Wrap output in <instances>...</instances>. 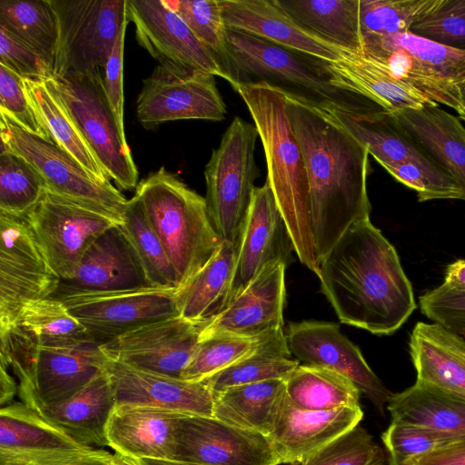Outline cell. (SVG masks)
<instances>
[{
    "mask_svg": "<svg viewBox=\"0 0 465 465\" xmlns=\"http://www.w3.org/2000/svg\"><path fill=\"white\" fill-rule=\"evenodd\" d=\"M125 24L114 41L104 70V88L106 99L121 134L125 138L124 124V48L127 27Z\"/></svg>",
    "mask_w": 465,
    "mask_h": 465,
    "instance_id": "54",
    "label": "cell"
},
{
    "mask_svg": "<svg viewBox=\"0 0 465 465\" xmlns=\"http://www.w3.org/2000/svg\"><path fill=\"white\" fill-rule=\"evenodd\" d=\"M0 114L28 133L52 142L29 102L24 78L0 64Z\"/></svg>",
    "mask_w": 465,
    "mask_h": 465,
    "instance_id": "51",
    "label": "cell"
},
{
    "mask_svg": "<svg viewBox=\"0 0 465 465\" xmlns=\"http://www.w3.org/2000/svg\"><path fill=\"white\" fill-rule=\"evenodd\" d=\"M120 225L134 248L152 286L179 290L176 272L135 195L127 201Z\"/></svg>",
    "mask_w": 465,
    "mask_h": 465,
    "instance_id": "42",
    "label": "cell"
},
{
    "mask_svg": "<svg viewBox=\"0 0 465 465\" xmlns=\"http://www.w3.org/2000/svg\"><path fill=\"white\" fill-rule=\"evenodd\" d=\"M23 219L61 280L72 278L90 245L106 230L120 224L94 209L48 191Z\"/></svg>",
    "mask_w": 465,
    "mask_h": 465,
    "instance_id": "14",
    "label": "cell"
},
{
    "mask_svg": "<svg viewBox=\"0 0 465 465\" xmlns=\"http://www.w3.org/2000/svg\"><path fill=\"white\" fill-rule=\"evenodd\" d=\"M409 351L419 381L465 401V339L438 323L418 322Z\"/></svg>",
    "mask_w": 465,
    "mask_h": 465,
    "instance_id": "29",
    "label": "cell"
},
{
    "mask_svg": "<svg viewBox=\"0 0 465 465\" xmlns=\"http://www.w3.org/2000/svg\"><path fill=\"white\" fill-rule=\"evenodd\" d=\"M258 137L254 124L234 117L204 169L211 223L223 242L236 247L259 177L254 159Z\"/></svg>",
    "mask_w": 465,
    "mask_h": 465,
    "instance_id": "6",
    "label": "cell"
},
{
    "mask_svg": "<svg viewBox=\"0 0 465 465\" xmlns=\"http://www.w3.org/2000/svg\"><path fill=\"white\" fill-rule=\"evenodd\" d=\"M186 23L195 36L219 60L230 81L228 68L230 50L226 27L220 0H164Z\"/></svg>",
    "mask_w": 465,
    "mask_h": 465,
    "instance_id": "44",
    "label": "cell"
},
{
    "mask_svg": "<svg viewBox=\"0 0 465 465\" xmlns=\"http://www.w3.org/2000/svg\"><path fill=\"white\" fill-rule=\"evenodd\" d=\"M57 24L52 78L104 77L126 0H48Z\"/></svg>",
    "mask_w": 465,
    "mask_h": 465,
    "instance_id": "7",
    "label": "cell"
},
{
    "mask_svg": "<svg viewBox=\"0 0 465 465\" xmlns=\"http://www.w3.org/2000/svg\"><path fill=\"white\" fill-rule=\"evenodd\" d=\"M205 325L176 316L145 325L100 346L110 360L182 379Z\"/></svg>",
    "mask_w": 465,
    "mask_h": 465,
    "instance_id": "19",
    "label": "cell"
},
{
    "mask_svg": "<svg viewBox=\"0 0 465 465\" xmlns=\"http://www.w3.org/2000/svg\"><path fill=\"white\" fill-rule=\"evenodd\" d=\"M237 247L223 242L220 250L178 290L180 316L207 324L225 307L234 275Z\"/></svg>",
    "mask_w": 465,
    "mask_h": 465,
    "instance_id": "35",
    "label": "cell"
},
{
    "mask_svg": "<svg viewBox=\"0 0 465 465\" xmlns=\"http://www.w3.org/2000/svg\"><path fill=\"white\" fill-rule=\"evenodd\" d=\"M462 438L425 427L391 420L381 434L388 456L408 461Z\"/></svg>",
    "mask_w": 465,
    "mask_h": 465,
    "instance_id": "50",
    "label": "cell"
},
{
    "mask_svg": "<svg viewBox=\"0 0 465 465\" xmlns=\"http://www.w3.org/2000/svg\"><path fill=\"white\" fill-rule=\"evenodd\" d=\"M134 195L168 254L181 289L223 242L211 223L205 198L164 167L143 179Z\"/></svg>",
    "mask_w": 465,
    "mask_h": 465,
    "instance_id": "4",
    "label": "cell"
},
{
    "mask_svg": "<svg viewBox=\"0 0 465 465\" xmlns=\"http://www.w3.org/2000/svg\"><path fill=\"white\" fill-rule=\"evenodd\" d=\"M286 268L282 262L265 267L203 327L201 337L225 332L259 338L282 330Z\"/></svg>",
    "mask_w": 465,
    "mask_h": 465,
    "instance_id": "23",
    "label": "cell"
},
{
    "mask_svg": "<svg viewBox=\"0 0 465 465\" xmlns=\"http://www.w3.org/2000/svg\"><path fill=\"white\" fill-rule=\"evenodd\" d=\"M366 36L404 50L460 87L465 84V51L445 46L411 32Z\"/></svg>",
    "mask_w": 465,
    "mask_h": 465,
    "instance_id": "47",
    "label": "cell"
},
{
    "mask_svg": "<svg viewBox=\"0 0 465 465\" xmlns=\"http://www.w3.org/2000/svg\"><path fill=\"white\" fill-rule=\"evenodd\" d=\"M29 102L53 143L68 153L87 173L102 182H111L73 122L49 79H24Z\"/></svg>",
    "mask_w": 465,
    "mask_h": 465,
    "instance_id": "37",
    "label": "cell"
},
{
    "mask_svg": "<svg viewBox=\"0 0 465 465\" xmlns=\"http://www.w3.org/2000/svg\"><path fill=\"white\" fill-rule=\"evenodd\" d=\"M137 462L140 465H200V464L184 462V461H180V460H153V459L137 460Z\"/></svg>",
    "mask_w": 465,
    "mask_h": 465,
    "instance_id": "58",
    "label": "cell"
},
{
    "mask_svg": "<svg viewBox=\"0 0 465 465\" xmlns=\"http://www.w3.org/2000/svg\"><path fill=\"white\" fill-rule=\"evenodd\" d=\"M0 64L24 79L52 78L44 59L31 47L0 26Z\"/></svg>",
    "mask_w": 465,
    "mask_h": 465,
    "instance_id": "53",
    "label": "cell"
},
{
    "mask_svg": "<svg viewBox=\"0 0 465 465\" xmlns=\"http://www.w3.org/2000/svg\"><path fill=\"white\" fill-rule=\"evenodd\" d=\"M257 129L267 179L300 262L317 276L311 218L310 184L303 154L293 132L282 87L268 82H233Z\"/></svg>",
    "mask_w": 465,
    "mask_h": 465,
    "instance_id": "3",
    "label": "cell"
},
{
    "mask_svg": "<svg viewBox=\"0 0 465 465\" xmlns=\"http://www.w3.org/2000/svg\"><path fill=\"white\" fill-rule=\"evenodd\" d=\"M319 103L381 166L413 163L435 174L450 175L403 130L391 112L376 104Z\"/></svg>",
    "mask_w": 465,
    "mask_h": 465,
    "instance_id": "24",
    "label": "cell"
},
{
    "mask_svg": "<svg viewBox=\"0 0 465 465\" xmlns=\"http://www.w3.org/2000/svg\"><path fill=\"white\" fill-rule=\"evenodd\" d=\"M106 465H140L137 460L121 455L117 452L112 454Z\"/></svg>",
    "mask_w": 465,
    "mask_h": 465,
    "instance_id": "59",
    "label": "cell"
},
{
    "mask_svg": "<svg viewBox=\"0 0 465 465\" xmlns=\"http://www.w3.org/2000/svg\"><path fill=\"white\" fill-rule=\"evenodd\" d=\"M285 337L296 360L350 379L384 415L392 392L371 369L360 349L341 332L338 324L321 321L291 323Z\"/></svg>",
    "mask_w": 465,
    "mask_h": 465,
    "instance_id": "18",
    "label": "cell"
},
{
    "mask_svg": "<svg viewBox=\"0 0 465 465\" xmlns=\"http://www.w3.org/2000/svg\"><path fill=\"white\" fill-rule=\"evenodd\" d=\"M226 105L214 75L171 64H159L143 80L136 115L146 129L170 121H223Z\"/></svg>",
    "mask_w": 465,
    "mask_h": 465,
    "instance_id": "13",
    "label": "cell"
},
{
    "mask_svg": "<svg viewBox=\"0 0 465 465\" xmlns=\"http://www.w3.org/2000/svg\"><path fill=\"white\" fill-rule=\"evenodd\" d=\"M112 453L87 445L23 401L0 410V465H106Z\"/></svg>",
    "mask_w": 465,
    "mask_h": 465,
    "instance_id": "10",
    "label": "cell"
},
{
    "mask_svg": "<svg viewBox=\"0 0 465 465\" xmlns=\"http://www.w3.org/2000/svg\"><path fill=\"white\" fill-rule=\"evenodd\" d=\"M362 53L382 64L400 82L429 100L454 110L465 122V101L461 87L404 50L362 37Z\"/></svg>",
    "mask_w": 465,
    "mask_h": 465,
    "instance_id": "33",
    "label": "cell"
},
{
    "mask_svg": "<svg viewBox=\"0 0 465 465\" xmlns=\"http://www.w3.org/2000/svg\"><path fill=\"white\" fill-rule=\"evenodd\" d=\"M439 0H360L362 36L409 32L412 24Z\"/></svg>",
    "mask_w": 465,
    "mask_h": 465,
    "instance_id": "46",
    "label": "cell"
},
{
    "mask_svg": "<svg viewBox=\"0 0 465 465\" xmlns=\"http://www.w3.org/2000/svg\"><path fill=\"white\" fill-rule=\"evenodd\" d=\"M363 418L361 405L328 411L296 408L282 397L269 435L282 464H297L344 432Z\"/></svg>",
    "mask_w": 465,
    "mask_h": 465,
    "instance_id": "25",
    "label": "cell"
},
{
    "mask_svg": "<svg viewBox=\"0 0 465 465\" xmlns=\"http://www.w3.org/2000/svg\"><path fill=\"white\" fill-rule=\"evenodd\" d=\"M228 41L230 84L272 79L295 87L317 102L359 105L351 103L352 94L329 83L315 58L236 31L228 30Z\"/></svg>",
    "mask_w": 465,
    "mask_h": 465,
    "instance_id": "11",
    "label": "cell"
},
{
    "mask_svg": "<svg viewBox=\"0 0 465 465\" xmlns=\"http://www.w3.org/2000/svg\"><path fill=\"white\" fill-rule=\"evenodd\" d=\"M0 331L27 302L51 297L60 277L23 218L0 213Z\"/></svg>",
    "mask_w": 465,
    "mask_h": 465,
    "instance_id": "12",
    "label": "cell"
},
{
    "mask_svg": "<svg viewBox=\"0 0 465 465\" xmlns=\"http://www.w3.org/2000/svg\"><path fill=\"white\" fill-rule=\"evenodd\" d=\"M46 184L25 159L0 151V213L23 218L42 199Z\"/></svg>",
    "mask_w": 465,
    "mask_h": 465,
    "instance_id": "43",
    "label": "cell"
},
{
    "mask_svg": "<svg viewBox=\"0 0 465 465\" xmlns=\"http://www.w3.org/2000/svg\"><path fill=\"white\" fill-rule=\"evenodd\" d=\"M0 362L13 370L25 403L70 398L103 373L109 360L95 342L36 347L11 331H0Z\"/></svg>",
    "mask_w": 465,
    "mask_h": 465,
    "instance_id": "5",
    "label": "cell"
},
{
    "mask_svg": "<svg viewBox=\"0 0 465 465\" xmlns=\"http://www.w3.org/2000/svg\"><path fill=\"white\" fill-rule=\"evenodd\" d=\"M408 461L411 465H465V438Z\"/></svg>",
    "mask_w": 465,
    "mask_h": 465,
    "instance_id": "55",
    "label": "cell"
},
{
    "mask_svg": "<svg viewBox=\"0 0 465 465\" xmlns=\"http://www.w3.org/2000/svg\"><path fill=\"white\" fill-rule=\"evenodd\" d=\"M403 130L458 183L465 201V127L439 105L391 112Z\"/></svg>",
    "mask_w": 465,
    "mask_h": 465,
    "instance_id": "31",
    "label": "cell"
},
{
    "mask_svg": "<svg viewBox=\"0 0 465 465\" xmlns=\"http://www.w3.org/2000/svg\"><path fill=\"white\" fill-rule=\"evenodd\" d=\"M182 413L152 407L118 406L108 426V447L134 460H173Z\"/></svg>",
    "mask_w": 465,
    "mask_h": 465,
    "instance_id": "28",
    "label": "cell"
},
{
    "mask_svg": "<svg viewBox=\"0 0 465 465\" xmlns=\"http://www.w3.org/2000/svg\"><path fill=\"white\" fill-rule=\"evenodd\" d=\"M25 404L78 440L97 448L108 447L107 426L116 401L106 369L66 400Z\"/></svg>",
    "mask_w": 465,
    "mask_h": 465,
    "instance_id": "30",
    "label": "cell"
},
{
    "mask_svg": "<svg viewBox=\"0 0 465 465\" xmlns=\"http://www.w3.org/2000/svg\"><path fill=\"white\" fill-rule=\"evenodd\" d=\"M150 287L153 286L134 248L121 225L115 224L90 245L74 275L61 280L51 298L62 300Z\"/></svg>",
    "mask_w": 465,
    "mask_h": 465,
    "instance_id": "20",
    "label": "cell"
},
{
    "mask_svg": "<svg viewBox=\"0 0 465 465\" xmlns=\"http://www.w3.org/2000/svg\"><path fill=\"white\" fill-rule=\"evenodd\" d=\"M228 30L244 33L304 55L335 61L344 50L299 26L276 0H220Z\"/></svg>",
    "mask_w": 465,
    "mask_h": 465,
    "instance_id": "26",
    "label": "cell"
},
{
    "mask_svg": "<svg viewBox=\"0 0 465 465\" xmlns=\"http://www.w3.org/2000/svg\"><path fill=\"white\" fill-rule=\"evenodd\" d=\"M411 34L465 51V0H439L410 28Z\"/></svg>",
    "mask_w": 465,
    "mask_h": 465,
    "instance_id": "49",
    "label": "cell"
},
{
    "mask_svg": "<svg viewBox=\"0 0 465 465\" xmlns=\"http://www.w3.org/2000/svg\"><path fill=\"white\" fill-rule=\"evenodd\" d=\"M0 136V151H9L30 163L44 179L46 191L122 223L128 200L111 182L95 179L56 144L28 133L3 114Z\"/></svg>",
    "mask_w": 465,
    "mask_h": 465,
    "instance_id": "8",
    "label": "cell"
},
{
    "mask_svg": "<svg viewBox=\"0 0 465 465\" xmlns=\"http://www.w3.org/2000/svg\"><path fill=\"white\" fill-rule=\"evenodd\" d=\"M300 361L292 358L282 330L260 337L252 353L228 368L203 380L213 392L274 379H285Z\"/></svg>",
    "mask_w": 465,
    "mask_h": 465,
    "instance_id": "39",
    "label": "cell"
},
{
    "mask_svg": "<svg viewBox=\"0 0 465 465\" xmlns=\"http://www.w3.org/2000/svg\"><path fill=\"white\" fill-rule=\"evenodd\" d=\"M388 464L389 465H411L409 461L398 460L390 456H388Z\"/></svg>",
    "mask_w": 465,
    "mask_h": 465,
    "instance_id": "60",
    "label": "cell"
},
{
    "mask_svg": "<svg viewBox=\"0 0 465 465\" xmlns=\"http://www.w3.org/2000/svg\"><path fill=\"white\" fill-rule=\"evenodd\" d=\"M173 460L200 465H280L271 439L214 416L182 414Z\"/></svg>",
    "mask_w": 465,
    "mask_h": 465,
    "instance_id": "16",
    "label": "cell"
},
{
    "mask_svg": "<svg viewBox=\"0 0 465 465\" xmlns=\"http://www.w3.org/2000/svg\"><path fill=\"white\" fill-rule=\"evenodd\" d=\"M0 26L35 50L52 74L57 24L48 0H0Z\"/></svg>",
    "mask_w": 465,
    "mask_h": 465,
    "instance_id": "41",
    "label": "cell"
},
{
    "mask_svg": "<svg viewBox=\"0 0 465 465\" xmlns=\"http://www.w3.org/2000/svg\"><path fill=\"white\" fill-rule=\"evenodd\" d=\"M391 420L465 438V401L424 382L392 393L386 405Z\"/></svg>",
    "mask_w": 465,
    "mask_h": 465,
    "instance_id": "34",
    "label": "cell"
},
{
    "mask_svg": "<svg viewBox=\"0 0 465 465\" xmlns=\"http://www.w3.org/2000/svg\"><path fill=\"white\" fill-rule=\"evenodd\" d=\"M285 393L298 409L328 411L360 404L361 391L348 378L325 368L300 364L285 378Z\"/></svg>",
    "mask_w": 465,
    "mask_h": 465,
    "instance_id": "40",
    "label": "cell"
},
{
    "mask_svg": "<svg viewBox=\"0 0 465 465\" xmlns=\"http://www.w3.org/2000/svg\"><path fill=\"white\" fill-rule=\"evenodd\" d=\"M420 312L432 322L465 338V291L442 282L419 298Z\"/></svg>",
    "mask_w": 465,
    "mask_h": 465,
    "instance_id": "52",
    "label": "cell"
},
{
    "mask_svg": "<svg viewBox=\"0 0 465 465\" xmlns=\"http://www.w3.org/2000/svg\"><path fill=\"white\" fill-rule=\"evenodd\" d=\"M8 367L0 364V403L1 407L12 402L14 396L18 391V384L9 374Z\"/></svg>",
    "mask_w": 465,
    "mask_h": 465,
    "instance_id": "56",
    "label": "cell"
},
{
    "mask_svg": "<svg viewBox=\"0 0 465 465\" xmlns=\"http://www.w3.org/2000/svg\"><path fill=\"white\" fill-rule=\"evenodd\" d=\"M461 92H462V95H463V98L465 101V84L461 85Z\"/></svg>",
    "mask_w": 465,
    "mask_h": 465,
    "instance_id": "61",
    "label": "cell"
},
{
    "mask_svg": "<svg viewBox=\"0 0 465 465\" xmlns=\"http://www.w3.org/2000/svg\"><path fill=\"white\" fill-rule=\"evenodd\" d=\"M444 283L450 287L465 291V259H460L448 265Z\"/></svg>",
    "mask_w": 465,
    "mask_h": 465,
    "instance_id": "57",
    "label": "cell"
},
{
    "mask_svg": "<svg viewBox=\"0 0 465 465\" xmlns=\"http://www.w3.org/2000/svg\"><path fill=\"white\" fill-rule=\"evenodd\" d=\"M318 277L340 322L375 335L396 332L417 307L396 249L370 218L342 234Z\"/></svg>",
    "mask_w": 465,
    "mask_h": 465,
    "instance_id": "2",
    "label": "cell"
},
{
    "mask_svg": "<svg viewBox=\"0 0 465 465\" xmlns=\"http://www.w3.org/2000/svg\"><path fill=\"white\" fill-rule=\"evenodd\" d=\"M259 342L260 337L250 338L225 332L203 336L182 379L203 381L252 353Z\"/></svg>",
    "mask_w": 465,
    "mask_h": 465,
    "instance_id": "45",
    "label": "cell"
},
{
    "mask_svg": "<svg viewBox=\"0 0 465 465\" xmlns=\"http://www.w3.org/2000/svg\"><path fill=\"white\" fill-rule=\"evenodd\" d=\"M284 394L285 379L231 387L213 392V416L232 426L269 437Z\"/></svg>",
    "mask_w": 465,
    "mask_h": 465,
    "instance_id": "36",
    "label": "cell"
},
{
    "mask_svg": "<svg viewBox=\"0 0 465 465\" xmlns=\"http://www.w3.org/2000/svg\"><path fill=\"white\" fill-rule=\"evenodd\" d=\"M287 111L306 164L317 260L355 223L370 218L369 151L322 105L284 89Z\"/></svg>",
    "mask_w": 465,
    "mask_h": 465,
    "instance_id": "1",
    "label": "cell"
},
{
    "mask_svg": "<svg viewBox=\"0 0 465 465\" xmlns=\"http://www.w3.org/2000/svg\"><path fill=\"white\" fill-rule=\"evenodd\" d=\"M103 78H50L49 82L107 177L118 189L130 191L139 183L138 170L112 114Z\"/></svg>",
    "mask_w": 465,
    "mask_h": 465,
    "instance_id": "9",
    "label": "cell"
},
{
    "mask_svg": "<svg viewBox=\"0 0 465 465\" xmlns=\"http://www.w3.org/2000/svg\"><path fill=\"white\" fill-rule=\"evenodd\" d=\"M126 13L134 25L137 43L160 64L227 80L217 57L164 0H126Z\"/></svg>",
    "mask_w": 465,
    "mask_h": 465,
    "instance_id": "17",
    "label": "cell"
},
{
    "mask_svg": "<svg viewBox=\"0 0 465 465\" xmlns=\"http://www.w3.org/2000/svg\"><path fill=\"white\" fill-rule=\"evenodd\" d=\"M106 372L116 407H152L186 415L213 416V391L204 381L174 379L110 359Z\"/></svg>",
    "mask_w": 465,
    "mask_h": 465,
    "instance_id": "22",
    "label": "cell"
},
{
    "mask_svg": "<svg viewBox=\"0 0 465 465\" xmlns=\"http://www.w3.org/2000/svg\"><path fill=\"white\" fill-rule=\"evenodd\" d=\"M303 30L352 53L362 52L360 0H276Z\"/></svg>",
    "mask_w": 465,
    "mask_h": 465,
    "instance_id": "32",
    "label": "cell"
},
{
    "mask_svg": "<svg viewBox=\"0 0 465 465\" xmlns=\"http://www.w3.org/2000/svg\"><path fill=\"white\" fill-rule=\"evenodd\" d=\"M292 251L294 249L287 226L266 181L253 191L237 245L234 275L228 302L268 265L282 262L288 266Z\"/></svg>",
    "mask_w": 465,
    "mask_h": 465,
    "instance_id": "21",
    "label": "cell"
},
{
    "mask_svg": "<svg viewBox=\"0 0 465 465\" xmlns=\"http://www.w3.org/2000/svg\"><path fill=\"white\" fill-rule=\"evenodd\" d=\"M317 62L333 87L365 98L388 112L439 105L397 80L382 64L362 52L344 51L338 60Z\"/></svg>",
    "mask_w": 465,
    "mask_h": 465,
    "instance_id": "27",
    "label": "cell"
},
{
    "mask_svg": "<svg viewBox=\"0 0 465 465\" xmlns=\"http://www.w3.org/2000/svg\"><path fill=\"white\" fill-rule=\"evenodd\" d=\"M60 301L99 345L145 325L180 316L178 290L173 289L150 287Z\"/></svg>",
    "mask_w": 465,
    "mask_h": 465,
    "instance_id": "15",
    "label": "cell"
},
{
    "mask_svg": "<svg viewBox=\"0 0 465 465\" xmlns=\"http://www.w3.org/2000/svg\"><path fill=\"white\" fill-rule=\"evenodd\" d=\"M11 331L36 347H72L94 342L64 303L54 298L34 300L17 312Z\"/></svg>",
    "mask_w": 465,
    "mask_h": 465,
    "instance_id": "38",
    "label": "cell"
},
{
    "mask_svg": "<svg viewBox=\"0 0 465 465\" xmlns=\"http://www.w3.org/2000/svg\"><path fill=\"white\" fill-rule=\"evenodd\" d=\"M386 455L373 437L360 424L344 432L302 465H385Z\"/></svg>",
    "mask_w": 465,
    "mask_h": 465,
    "instance_id": "48",
    "label": "cell"
}]
</instances>
